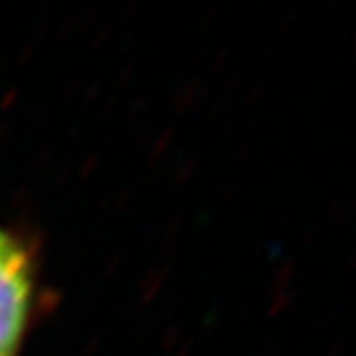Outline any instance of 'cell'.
I'll list each match as a JSON object with an SVG mask.
<instances>
[{
	"label": "cell",
	"mask_w": 356,
	"mask_h": 356,
	"mask_svg": "<svg viewBox=\"0 0 356 356\" xmlns=\"http://www.w3.org/2000/svg\"><path fill=\"white\" fill-rule=\"evenodd\" d=\"M37 305V268L29 245L0 225V356H22Z\"/></svg>",
	"instance_id": "cell-1"
}]
</instances>
